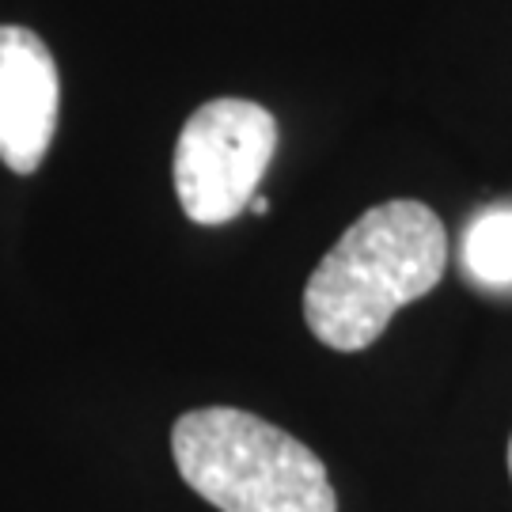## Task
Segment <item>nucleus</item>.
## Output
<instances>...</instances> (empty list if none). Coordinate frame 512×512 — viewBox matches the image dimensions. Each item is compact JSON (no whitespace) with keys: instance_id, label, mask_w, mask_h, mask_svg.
Instances as JSON below:
<instances>
[{"instance_id":"f257e3e1","label":"nucleus","mask_w":512,"mask_h":512,"mask_svg":"<svg viewBox=\"0 0 512 512\" xmlns=\"http://www.w3.org/2000/svg\"><path fill=\"white\" fill-rule=\"evenodd\" d=\"M448 266V232L421 202L372 205L315 266L304 319L323 346L357 353L380 342L395 311L433 293Z\"/></svg>"},{"instance_id":"f03ea898","label":"nucleus","mask_w":512,"mask_h":512,"mask_svg":"<svg viewBox=\"0 0 512 512\" xmlns=\"http://www.w3.org/2000/svg\"><path fill=\"white\" fill-rule=\"evenodd\" d=\"M171 452L186 486L220 512H338L323 459L236 406L183 414Z\"/></svg>"},{"instance_id":"7ed1b4c3","label":"nucleus","mask_w":512,"mask_h":512,"mask_svg":"<svg viewBox=\"0 0 512 512\" xmlns=\"http://www.w3.org/2000/svg\"><path fill=\"white\" fill-rule=\"evenodd\" d=\"M277 152V122L251 99H209L186 118L175 145V194L194 224L247 213Z\"/></svg>"},{"instance_id":"20e7f679","label":"nucleus","mask_w":512,"mask_h":512,"mask_svg":"<svg viewBox=\"0 0 512 512\" xmlns=\"http://www.w3.org/2000/svg\"><path fill=\"white\" fill-rule=\"evenodd\" d=\"M54 54L27 27H0V164L16 175L42 167L57 129Z\"/></svg>"},{"instance_id":"39448f33","label":"nucleus","mask_w":512,"mask_h":512,"mask_svg":"<svg viewBox=\"0 0 512 512\" xmlns=\"http://www.w3.org/2000/svg\"><path fill=\"white\" fill-rule=\"evenodd\" d=\"M463 274L482 289H512V205L475 213L463 232Z\"/></svg>"},{"instance_id":"423d86ee","label":"nucleus","mask_w":512,"mask_h":512,"mask_svg":"<svg viewBox=\"0 0 512 512\" xmlns=\"http://www.w3.org/2000/svg\"><path fill=\"white\" fill-rule=\"evenodd\" d=\"M247 213H255V217H262V213H270V202H266L262 194H255V198L247 202Z\"/></svg>"},{"instance_id":"0eeeda50","label":"nucleus","mask_w":512,"mask_h":512,"mask_svg":"<svg viewBox=\"0 0 512 512\" xmlns=\"http://www.w3.org/2000/svg\"><path fill=\"white\" fill-rule=\"evenodd\" d=\"M509 475H512V440H509Z\"/></svg>"}]
</instances>
